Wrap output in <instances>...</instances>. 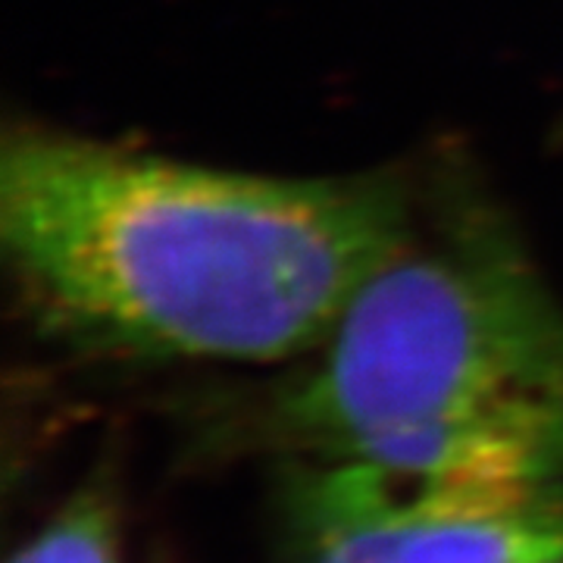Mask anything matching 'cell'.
<instances>
[{
    "label": "cell",
    "mask_w": 563,
    "mask_h": 563,
    "mask_svg": "<svg viewBox=\"0 0 563 563\" xmlns=\"http://www.w3.org/2000/svg\"><path fill=\"white\" fill-rule=\"evenodd\" d=\"M288 563H544L563 558V495L479 498L379 466L313 457L288 495Z\"/></svg>",
    "instance_id": "cell-3"
},
{
    "label": "cell",
    "mask_w": 563,
    "mask_h": 563,
    "mask_svg": "<svg viewBox=\"0 0 563 563\" xmlns=\"http://www.w3.org/2000/svg\"><path fill=\"white\" fill-rule=\"evenodd\" d=\"M395 176L282 179L47 129L0 147V239L41 320L144 361L317 351L413 239Z\"/></svg>",
    "instance_id": "cell-1"
},
{
    "label": "cell",
    "mask_w": 563,
    "mask_h": 563,
    "mask_svg": "<svg viewBox=\"0 0 563 563\" xmlns=\"http://www.w3.org/2000/svg\"><path fill=\"white\" fill-rule=\"evenodd\" d=\"M563 407V307L501 225L413 239L347 303L276 426L320 454L366 435Z\"/></svg>",
    "instance_id": "cell-2"
},
{
    "label": "cell",
    "mask_w": 563,
    "mask_h": 563,
    "mask_svg": "<svg viewBox=\"0 0 563 563\" xmlns=\"http://www.w3.org/2000/svg\"><path fill=\"white\" fill-rule=\"evenodd\" d=\"M544 563H563V558H558V561H544Z\"/></svg>",
    "instance_id": "cell-5"
},
{
    "label": "cell",
    "mask_w": 563,
    "mask_h": 563,
    "mask_svg": "<svg viewBox=\"0 0 563 563\" xmlns=\"http://www.w3.org/2000/svg\"><path fill=\"white\" fill-rule=\"evenodd\" d=\"M117 510L101 488L81 492L10 563H117Z\"/></svg>",
    "instance_id": "cell-4"
}]
</instances>
